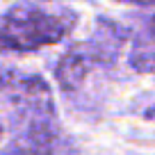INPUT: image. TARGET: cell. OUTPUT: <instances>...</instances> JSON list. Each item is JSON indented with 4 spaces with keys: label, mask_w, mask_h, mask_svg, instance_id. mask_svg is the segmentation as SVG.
Wrapping results in <instances>:
<instances>
[{
    "label": "cell",
    "mask_w": 155,
    "mask_h": 155,
    "mask_svg": "<svg viewBox=\"0 0 155 155\" xmlns=\"http://www.w3.org/2000/svg\"><path fill=\"white\" fill-rule=\"evenodd\" d=\"M57 123L50 94L41 80L5 82L2 155H55Z\"/></svg>",
    "instance_id": "obj_1"
},
{
    "label": "cell",
    "mask_w": 155,
    "mask_h": 155,
    "mask_svg": "<svg viewBox=\"0 0 155 155\" xmlns=\"http://www.w3.org/2000/svg\"><path fill=\"white\" fill-rule=\"evenodd\" d=\"M75 16L46 12L37 5H16L2 16V46L7 50H37L62 41Z\"/></svg>",
    "instance_id": "obj_2"
},
{
    "label": "cell",
    "mask_w": 155,
    "mask_h": 155,
    "mask_svg": "<svg viewBox=\"0 0 155 155\" xmlns=\"http://www.w3.org/2000/svg\"><path fill=\"white\" fill-rule=\"evenodd\" d=\"M132 2H137V5H153L155 0H132Z\"/></svg>",
    "instance_id": "obj_3"
},
{
    "label": "cell",
    "mask_w": 155,
    "mask_h": 155,
    "mask_svg": "<svg viewBox=\"0 0 155 155\" xmlns=\"http://www.w3.org/2000/svg\"><path fill=\"white\" fill-rule=\"evenodd\" d=\"M150 32L155 34V16H153V18H150Z\"/></svg>",
    "instance_id": "obj_4"
}]
</instances>
